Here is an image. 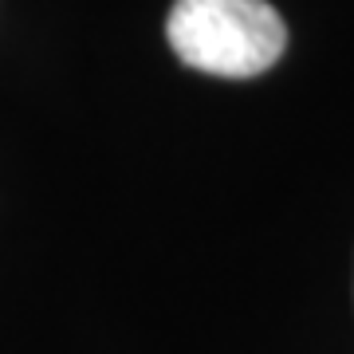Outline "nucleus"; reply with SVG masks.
Returning a JSON list of instances; mask_svg holds the SVG:
<instances>
[{
	"mask_svg": "<svg viewBox=\"0 0 354 354\" xmlns=\"http://www.w3.org/2000/svg\"><path fill=\"white\" fill-rule=\"evenodd\" d=\"M165 39L193 71L252 79L283 55L288 24L268 0H174Z\"/></svg>",
	"mask_w": 354,
	"mask_h": 354,
	"instance_id": "f257e3e1",
	"label": "nucleus"
}]
</instances>
